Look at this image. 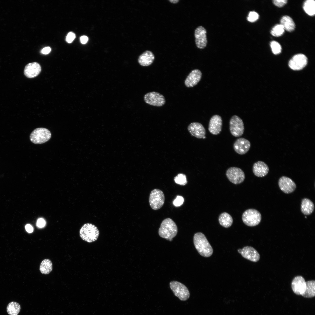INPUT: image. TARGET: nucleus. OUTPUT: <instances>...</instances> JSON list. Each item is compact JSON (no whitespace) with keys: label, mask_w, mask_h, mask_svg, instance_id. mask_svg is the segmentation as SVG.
Here are the masks:
<instances>
[{"label":"nucleus","mask_w":315,"mask_h":315,"mask_svg":"<svg viewBox=\"0 0 315 315\" xmlns=\"http://www.w3.org/2000/svg\"><path fill=\"white\" fill-rule=\"evenodd\" d=\"M50 131L44 128H38L34 130L30 135L31 141L35 144H42L48 141L51 137Z\"/></svg>","instance_id":"nucleus-5"},{"label":"nucleus","mask_w":315,"mask_h":315,"mask_svg":"<svg viewBox=\"0 0 315 315\" xmlns=\"http://www.w3.org/2000/svg\"><path fill=\"white\" fill-rule=\"evenodd\" d=\"M52 269V264L49 259H45L41 262L39 267L41 272L43 274H47L50 273Z\"/></svg>","instance_id":"nucleus-27"},{"label":"nucleus","mask_w":315,"mask_h":315,"mask_svg":"<svg viewBox=\"0 0 315 315\" xmlns=\"http://www.w3.org/2000/svg\"><path fill=\"white\" fill-rule=\"evenodd\" d=\"M174 181L176 183L182 186H184L187 183L186 176L183 174H179L174 178Z\"/></svg>","instance_id":"nucleus-31"},{"label":"nucleus","mask_w":315,"mask_h":315,"mask_svg":"<svg viewBox=\"0 0 315 315\" xmlns=\"http://www.w3.org/2000/svg\"><path fill=\"white\" fill-rule=\"evenodd\" d=\"M46 224V222L45 220L42 218H39L36 222V226L39 228H42L44 227Z\"/></svg>","instance_id":"nucleus-37"},{"label":"nucleus","mask_w":315,"mask_h":315,"mask_svg":"<svg viewBox=\"0 0 315 315\" xmlns=\"http://www.w3.org/2000/svg\"><path fill=\"white\" fill-rule=\"evenodd\" d=\"M75 38V34L72 32H70L66 36V41L68 43H70L73 41Z\"/></svg>","instance_id":"nucleus-36"},{"label":"nucleus","mask_w":315,"mask_h":315,"mask_svg":"<svg viewBox=\"0 0 315 315\" xmlns=\"http://www.w3.org/2000/svg\"><path fill=\"white\" fill-rule=\"evenodd\" d=\"M177 232L176 224L169 218H166L162 221L158 230V234L160 237L170 241H172Z\"/></svg>","instance_id":"nucleus-2"},{"label":"nucleus","mask_w":315,"mask_h":315,"mask_svg":"<svg viewBox=\"0 0 315 315\" xmlns=\"http://www.w3.org/2000/svg\"><path fill=\"white\" fill-rule=\"evenodd\" d=\"M20 309V306L19 303L16 302H12L8 305L7 311L10 315H18Z\"/></svg>","instance_id":"nucleus-29"},{"label":"nucleus","mask_w":315,"mask_h":315,"mask_svg":"<svg viewBox=\"0 0 315 315\" xmlns=\"http://www.w3.org/2000/svg\"><path fill=\"white\" fill-rule=\"evenodd\" d=\"M261 215L257 210L253 209H248L243 214L242 219L243 223L249 226H256L260 223Z\"/></svg>","instance_id":"nucleus-4"},{"label":"nucleus","mask_w":315,"mask_h":315,"mask_svg":"<svg viewBox=\"0 0 315 315\" xmlns=\"http://www.w3.org/2000/svg\"><path fill=\"white\" fill-rule=\"evenodd\" d=\"M155 58V55L150 50H146L139 56L138 61L139 64L141 66H148L153 63Z\"/></svg>","instance_id":"nucleus-22"},{"label":"nucleus","mask_w":315,"mask_h":315,"mask_svg":"<svg viewBox=\"0 0 315 315\" xmlns=\"http://www.w3.org/2000/svg\"><path fill=\"white\" fill-rule=\"evenodd\" d=\"M314 205L309 199L304 198L302 200L301 206V212L304 215H309L313 212Z\"/></svg>","instance_id":"nucleus-23"},{"label":"nucleus","mask_w":315,"mask_h":315,"mask_svg":"<svg viewBox=\"0 0 315 315\" xmlns=\"http://www.w3.org/2000/svg\"><path fill=\"white\" fill-rule=\"evenodd\" d=\"M280 24L284 30L288 32H292L295 28V24L293 19L290 16L285 15L283 16L280 20Z\"/></svg>","instance_id":"nucleus-24"},{"label":"nucleus","mask_w":315,"mask_h":315,"mask_svg":"<svg viewBox=\"0 0 315 315\" xmlns=\"http://www.w3.org/2000/svg\"><path fill=\"white\" fill-rule=\"evenodd\" d=\"M229 129L231 134L235 137H239L244 134V127L242 120L238 116L235 115L229 122Z\"/></svg>","instance_id":"nucleus-8"},{"label":"nucleus","mask_w":315,"mask_h":315,"mask_svg":"<svg viewBox=\"0 0 315 315\" xmlns=\"http://www.w3.org/2000/svg\"><path fill=\"white\" fill-rule=\"evenodd\" d=\"M303 8L305 12L309 15L313 16L315 14V1L314 0H307L304 4Z\"/></svg>","instance_id":"nucleus-28"},{"label":"nucleus","mask_w":315,"mask_h":315,"mask_svg":"<svg viewBox=\"0 0 315 315\" xmlns=\"http://www.w3.org/2000/svg\"><path fill=\"white\" fill-rule=\"evenodd\" d=\"M307 62V58L304 55L298 54L294 55L290 60L288 65L293 70H299L305 67Z\"/></svg>","instance_id":"nucleus-12"},{"label":"nucleus","mask_w":315,"mask_h":315,"mask_svg":"<svg viewBox=\"0 0 315 315\" xmlns=\"http://www.w3.org/2000/svg\"><path fill=\"white\" fill-rule=\"evenodd\" d=\"M25 228L26 231L29 233H32L33 231V228L32 226L30 224H27L25 226Z\"/></svg>","instance_id":"nucleus-39"},{"label":"nucleus","mask_w":315,"mask_h":315,"mask_svg":"<svg viewBox=\"0 0 315 315\" xmlns=\"http://www.w3.org/2000/svg\"><path fill=\"white\" fill-rule=\"evenodd\" d=\"M184 202L183 197L181 196H177L173 201V204L176 207L179 206L181 205Z\"/></svg>","instance_id":"nucleus-34"},{"label":"nucleus","mask_w":315,"mask_h":315,"mask_svg":"<svg viewBox=\"0 0 315 315\" xmlns=\"http://www.w3.org/2000/svg\"><path fill=\"white\" fill-rule=\"evenodd\" d=\"M222 120L221 117L218 115L213 116L210 120L208 130L210 132L214 135L219 134L222 130Z\"/></svg>","instance_id":"nucleus-15"},{"label":"nucleus","mask_w":315,"mask_h":315,"mask_svg":"<svg viewBox=\"0 0 315 315\" xmlns=\"http://www.w3.org/2000/svg\"><path fill=\"white\" fill-rule=\"evenodd\" d=\"M287 2L286 0H274L273 3L276 6L281 7L284 6Z\"/></svg>","instance_id":"nucleus-35"},{"label":"nucleus","mask_w":315,"mask_h":315,"mask_svg":"<svg viewBox=\"0 0 315 315\" xmlns=\"http://www.w3.org/2000/svg\"><path fill=\"white\" fill-rule=\"evenodd\" d=\"M193 242L196 249L202 256L208 257L212 254L213 250L212 247L202 233L198 232L195 234Z\"/></svg>","instance_id":"nucleus-1"},{"label":"nucleus","mask_w":315,"mask_h":315,"mask_svg":"<svg viewBox=\"0 0 315 315\" xmlns=\"http://www.w3.org/2000/svg\"><path fill=\"white\" fill-rule=\"evenodd\" d=\"M306 282L302 276L295 277L291 283V288L294 293L298 295H302L306 288Z\"/></svg>","instance_id":"nucleus-17"},{"label":"nucleus","mask_w":315,"mask_h":315,"mask_svg":"<svg viewBox=\"0 0 315 315\" xmlns=\"http://www.w3.org/2000/svg\"><path fill=\"white\" fill-rule=\"evenodd\" d=\"M169 1L171 3L176 4L178 3L179 1V0H169Z\"/></svg>","instance_id":"nucleus-41"},{"label":"nucleus","mask_w":315,"mask_h":315,"mask_svg":"<svg viewBox=\"0 0 315 315\" xmlns=\"http://www.w3.org/2000/svg\"><path fill=\"white\" fill-rule=\"evenodd\" d=\"M284 29L283 26L280 24L275 25L272 29L271 34L275 37H279L284 33Z\"/></svg>","instance_id":"nucleus-30"},{"label":"nucleus","mask_w":315,"mask_h":315,"mask_svg":"<svg viewBox=\"0 0 315 315\" xmlns=\"http://www.w3.org/2000/svg\"><path fill=\"white\" fill-rule=\"evenodd\" d=\"M251 145L250 142L249 140L244 138H240L235 141L233 148L238 154L244 155L249 151Z\"/></svg>","instance_id":"nucleus-16"},{"label":"nucleus","mask_w":315,"mask_h":315,"mask_svg":"<svg viewBox=\"0 0 315 315\" xmlns=\"http://www.w3.org/2000/svg\"><path fill=\"white\" fill-rule=\"evenodd\" d=\"M188 130L192 136L197 138L202 139L205 136V129L204 126L199 123H191L188 126Z\"/></svg>","instance_id":"nucleus-18"},{"label":"nucleus","mask_w":315,"mask_h":315,"mask_svg":"<svg viewBox=\"0 0 315 315\" xmlns=\"http://www.w3.org/2000/svg\"><path fill=\"white\" fill-rule=\"evenodd\" d=\"M306 288L304 293L302 295L306 298H311L315 295V281L310 280L306 282Z\"/></svg>","instance_id":"nucleus-26"},{"label":"nucleus","mask_w":315,"mask_h":315,"mask_svg":"<svg viewBox=\"0 0 315 315\" xmlns=\"http://www.w3.org/2000/svg\"><path fill=\"white\" fill-rule=\"evenodd\" d=\"M202 76V73L200 70L198 69L193 70L186 78L184 81L185 85L188 88L193 87L200 81Z\"/></svg>","instance_id":"nucleus-19"},{"label":"nucleus","mask_w":315,"mask_h":315,"mask_svg":"<svg viewBox=\"0 0 315 315\" xmlns=\"http://www.w3.org/2000/svg\"><path fill=\"white\" fill-rule=\"evenodd\" d=\"M144 100L146 103L158 107L163 106L166 102L164 96L160 93L155 92H152L146 93L144 96Z\"/></svg>","instance_id":"nucleus-10"},{"label":"nucleus","mask_w":315,"mask_h":315,"mask_svg":"<svg viewBox=\"0 0 315 315\" xmlns=\"http://www.w3.org/2000/svg\"><path fill=\"white\" fill-rule=\"evenodd\" d=\"M41 71L40 64L37 62H34L29 63L25 66L24 73L27 77L32 78L37 76Z\"/></svg>","instance_id":"nucleus-21"},{"label":"nucleus","mask_w":315,"mask_h":315,"mask_svg":"<svg viewBox=\"0 0 315 315\" xmlns=\"http://www.w3.org/2000/svg\"><path fill=\"white\" fill-rule=\"evenodd\" d=\"M165 197L163 192L155 189L150 192L149 197V203L151 208L154 210L160 209L163 205Z\"/></svg>","instance_id":"nucleus-6"},{"label":"nucleus","mask_w":315,"mask_h":315,"mask_svg":"<svg viewBox=\"0 0 315 315\" xmlns=\"http://www.w3.org/2000/svg\"><path fill=\"white\" fill-rule=\"evenodd\" d=\"M278 185L281 190L286 194L293 192L296 188L295 183L292 180L285 176H283L279 178Z\"/></svg>","instance_id":"nucleus-13"},{"label":"nucleus","mask_w":315,"mask_h":315,"mask_svg":"<svg viewBox=\"0 0 315 315\" xmlns=\"http://www.w3.org/2000/svg\"><path fill=\"white\" fill-rule=\"evenodd\" d=\"M169 285L174 295L181 300H186L189 298V292L184 285L179 282L174 281L170 282Z\"/></svg>","instance_id":"nucleus-7"},{"label":"nucleus","mask_w":315,"mask_h":315,"mask_svg":"<svg viewBox=\"0 0 315 315\" xmlns=\"http://www.w3.org/2000/svg\"><path fill=\"white\" fill-rule=\"evenodd\" d=\"M237 251L243 257L251 261L257 262L260 259L259 254L251 246H246L242 249H239Z\"/></svg>","instance_id":"nucleus-14"},{"label":"nucleus","mask_w":315,"mask_h":315,"mask_svg":"<svg viewBox=\"0 0 315 315\" xmlns=\"http://www.w3.org/2000/svg\"><path fill=\"white\" fill-rule=\"evenodd\" d=\"M270 46L274 54L277 55L281 52V46L278 42L275 41H272L270 43Z\"/></svg>","instance_id":"nucleus-32"},{"label":"nucleus","mask_w":315,"mask_h":315,"mask_svg":"<svg viewBox=\"0 0 315 315\" xmlns=\"http://www.w3.org/2000/svg\"><path fill=\"white\" fill-rule=\"evenodd\" d=\"M88 40V37L85 36H83L80 38V41L81 43L83 44H85Z\"/></svg>","instance_id":"nucleus-40"},{"label":"nucleus","mask_w":315,"mask_h":315,"mask_svg":"<svg viewBox=\"0 0 315 315\" xmlns=\"http://www.w3.org/2000/svg\"><path fill=\"white\" fill-rule=\"evenodd\" d=\"M218 221L220 224L222 226L228 228L232 225L233 220L232 216L229 214L224 212L219 216Z\"/></svg>","instance_id":"nucleus-25"},{"label":"nucleus","mask_w":315,"mask_h":315,"mask_svg":"<svg viewBox=\"0 0 315 315\" xmlns=\"http://www.w3.org/2000/svg\"><path fill=\"white\" fill-rule=\"evenodd\" d=\"M80 236L83 240L88 243L96 241L99 235V231L94 225L90 223L84 224L79 231Z\"/></svg>","instance_id":"nucleus-3"},{"label":"nucleus","mask_w":315,"mask_h":315,"mask_svg":"<svg viewBox=\"0 0 315 315\" xmlns=\"http://www.w3.org/2000/svg\"><path fill=\"white\" fill-rule=\"evenodd\" d=\"M226 175L229 181L235 184L241 183L245 178L244 171L237 167H232L229 168L226 171Z\"/></svg>","instance_id":"nucleus-9"},{"label":"nucleus","mask_w":315,"mask_h":315,"mask_svg":"<svg viewBox=\"0 0 315 315\" xmlns=\"http://www.w3.org/2000/svg\"><path fill=\"white\" fill-rule=\"evenodd\" d=\"M259 17L258 14L255 11H251L248 15L247 18L248 20L251 22H253L256 21Z\"/></svg>","instance_id":"nucleus-33"},{"label":"nucleus","mask_w":315,"mask_h":315,"mask_svg":"<svg viewBox=\"0 0 315 315\" xmlns=\"http://www.w3.org/2000/svg\"><path fill=\"white\" fill-rule=\"evenodd\" d=\"M269 170L268 166L262 161L255 162L253 166V172L255 175L258 177L265 176L268 174Z\"/></svg>","instance_id":"nucleus-20"},{"label":"nucleus","mask_w":315,"mask_h":315,"mask_svg":"<svg viewBox=\"0 0 315 315\" xmlns=\"http://www.w3.org/2000/svg\"><path fill=\"white\" fill-rule=\"evenodd\" d=\"M51 50V48L49 47H47L42 50L41 52L44 54H47L50 52Z\"/></svg>","instance_id":"nucleus-38"},{"label":"nucleus","mask_w":315,"mask_h":315,"mask_svg":"<svg viewBox=\"0 0 315 315\" xmlns=\"http://www.w3.org/2000/svg\"><path fill=\"white\" fill-rule=\"evenodd\" d=\"M206 33V29L202 26L198 27L195 29L194 32L195 41L198 48L202 49L206 46L207 43Z\"/></svg>","instance_id":"nucleus-11"}]
</instances>
